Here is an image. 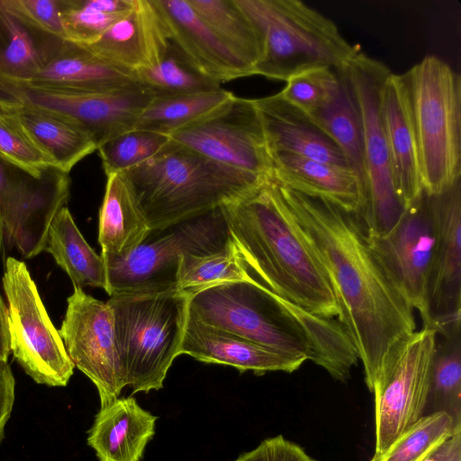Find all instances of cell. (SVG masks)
<instances>
[{
    "instance_id": "d6a6232c",
    "label": "cell",
    "mask_w": 461,
    "mask_h": 461,
    "mask_svg": "<svg viewBox=\"0 0 461 461\" xmlns=\"http://www.w3.org/2000/svg\"><path fill=\"white\" fill-rule=\"evenodd\" d=\"M429 402L431 412H446L461 425L460 329L436 334Z\"/></svg>"
},
{
    "instance_id": "7c38bea8",
    "label": "cell",
    "mask_w": 461,
    "mask_h": 461,
    "mask_svg": "<svg viewBox=\"0 0 461 461\" xmlns=\"http://www.w3.org/2000/svg\"><path fill=\"white\" fill-rule=\"evenodd\" d=\"M168 138L227 167L264 180L272 176V158L254 99L233 95L209 115Z\"/></svg>"
},
{
    "instance_id": "9a60e30c",
    "label": "cell",
    "mask_w": 461,
    "mask_h": 461,
    "mask_svg": "<svg viewBox=\"0 0 461 461\" xmlns=\"http://www.w3.org/2000/svg\"><path fill=\"white\" fill-rule=\"evenodd\" d=\"M74 366L95 385L100 409L119 398L126 386L110 305L74 286L59 330Z\"/></svg>"
},
{
    "instance_id": "277c9868",
    "label": "cell",
    "mask_w": 461,
    "mask_h": 461,
    "mask_svg": "<svg viewBox=\"0 0 461 461\" xmlns=\"http://www.w3.org/2000/svg\"><path fill=\"white\" fill-rule=\"evenodd\" d=\"M189 298L173 285L122 293L107 301L125 384L132 394L163 388L180 355Z\"/></svg>"
},
{
    "instance_id": "cb8c5ba5",
    "label": "cell",
    "mask_w": 461,
    "mask_h": 461,
    "mask_svg": "<svg viewBox=\"0 0 461 461\" xmlns=\"http://www.w3.org/2000/svg\"><path fill=\"white\" fill-rule=\"evenodd\" d=\"M139 84L135 72L117 68L86 48L67 41L56 57L26 83L39 88L77 93L113 92Z\"/></svg>"
},
{
    "instance_id": "9c48e42d",
    "label": "cell",
    "mask_w": 461,
    "mask_h": 461,
    "mask_svg": "<svg viewBox=\"0 0 461 461\" xmlns=\"http://www.w3.org/2000/svg\"><path fill=\"white\" fill-rule=\"evenodd\" d=\"M3 287L8 305L9 347L14 358L37 384L66 386L75 366L23 261L7 258Z\"/></svg>"
},
{
    "instance_id": "4316f807",
    "label": "cell",
    "mask_w": 461,
    "mask_h": 461,
    "mask_svg": "<svg viewBox=\"0 0 461 461\" xmlns=\"http://www.w3.org/2000/svg\"><path fill=\"white\" fill-rule=\"evenodd\" d=\"M64 41L33 26L0 0V83H29L56 57Z\"/></svg>"
},
{
    "instance_id": "f6af8a7d",
    "label": "cell",
    "mask_w": 461,
    "mask_h": 461,
    "mask_svg": "<svg viewBox=\"0 0 461 461\" xmlns=\"http://www.w3.org/2000/svg\"><path fill=\"white\" fill-rule=\"evenodd\" d=\"M10 352L7 327V307L0 295V357L5 360H8Z\"/></svg>"
},
{
    "instance_id": "ee69618b",
    "label": "cell",
    "mask_w": 461,
    "mask_h": 461,
    "mask_svg": "<svg viewBox=\"0 0 461 461\" xmlns=\"http://www.w3.org/2000/svg\"><path fill=\"white\" fill-rule=\"evenodd\" d=\"M423 461H461V429Z\"/></svg>"
},
{
    "instance_id": "3957f363",
    "label": "cell",
    "mask_w": 461,
    "mask_h": 461,
    "mask_svg": "<svg viewBox=\"0 0 461 461\" xmlns=\"http://www.w3.org/2000/svg\"><path fill=\"white\" fill-rule=\"evenodd\" d=\"M120 174L150 232L206 214L268 181L170 139L154 157Z\"/></svg>"
},
{
    "instance_id": "e0dca14e",
    "label": "cell",
    "mask_w": 461,
    "mask_h": 461,
    "mask_svg": "<svg viewBox=\"0 0 461 461\" xmlns=\"http://www.w3.org/2000/svg\"><path fill=\"white\" fill-rule=\"evenodd\" d=\"M431 196L436 241L428 284L429 327L441 333L461 328V179Z\"/></svg>"
},
{
    "instance_id": "5bb4252c",
    "label": "cell",
    "mask_w": 461,
    "mask_h": 461,
    "mask_svg": "<svg viewBox=\"0 0 461 461\" xmlns=\"http://www.w3.org/2000/svg\"><path fill=\"white\" fill-rule=\"evenodd\" d=\"M374 256L403 297L429 327L428 284L436 241L432 196L425 191L404 208L396 224L382 236H366Z\"/></svg>"
},
{
    "instance_id": "7bdbcfd3",
    "label": "cell",
    "mask_w": 461,
    "mask_h": 461,
    "mask_svg": "<svg viewBox=\"0 0 461 461\" xmlns=\"http://www.w3.org/2000/svg\"><path fill=\"white\" fill-rule=\"evenodd\" d=\"M15 400V380L8 360L0 357V444Z\"/></svg>"
},
{
    "instance_id": "4dcf8cb0",
    "label": "cell",
    "mask_w": 461,
    "mask_h": 461,
    "mask_svg": "<svg viewBox=\"0 0 461 461\" xmlns=\"http://www.w3.org/2000/svg\"><path fill=\"white\" fill-rule=\"evenodd\" d=\"M337 73L341 80L338 95L308 115L338 145L349 168L358 176L363 189L366 171L361 120L345 75L342 71Z\"/></svg>"
},
{
    "instance_id": "ffe728a7",
    "label": "cell",
    "mask_w": 461,
    "mask_h": 461,
    "mask_svg": "<svg viewBox=\"0 0 461 461\" xmlns=\"http://www.w3.org/2000/svg\"><path fill=\"white\" fill-rule=\"evenodd\" d=\"M381 114L393 185L404 208L424 192L409 89L404 74L390 73L381 90Z\"/></svg>"
},
{
    "instance_id": "8992f818",
    "label": "cell",
    "mask_w": 461,
    "mask_h": 461,
    "mask_svg": "<svg viewBox=\"0 0 461 461\" xmlns=\"http://www.w3.org/2000/svg\"><path fill=\"white\" fill-rule=\"evenodd\" d=\"M424 191L438 194L461 179V78L434 55L404 73Z\"/></svg>"
},
{
    "instance_id": "ac0fdd59",
    "label": "cell",
    "mask_w": 461,
    "mask_h": 461,
    "mask_svg": "<svg viewBox=\"0 0 461 461\" xmlns=\"http://www.w3.org/2000/svg\"><path fill=\"white\" fill-rule=\"evenodd\" d=\"M169 40L204 76L221 84L254 75L253 67L227 46L188 0H152Z\"/></svg>"
},
{
    "instance_id": "ba28073f",
    "label": "cell",
    "mask_w": 461,
    "mask_h": 461,
    "mask_svg": "<svg viewBox=\"0 0 461 461\" xmlns=\"http://www.w3.org/2000/svg\"><path fill=\"white\" fill-rule=\"evenodd\" d=\"M188 315L278 353L311 358L309 347L282 298L255 278L191 294Z\"/></svg>"
},
{
    "instance_id": "83f0119b",
    "label": "cell",
    "mask_w": 461,
    "mask_h": 461,
    "mask_svg": "<svg viewBox=\"0 0 461 461\" xmlns=\"http://www.w3.org/2000/svg\"><path fill=\"white\" fill-rule=\"evenodd\" d=\"M149 234L150 230L122 175L107 176L98 225L103 259L127 258Z\"/></svg>"
},
{
    "instance_id": "74e56055",
    "label": "cell",
    "mask_w": 461,
    "mask_h": 461,
    "mask_svg": "<svg viewBox=\"0 0 461 461\" xmlns=\"http://www.w3.org/2000/svg\"><path fill=\"white\" fill-rule=\"evenodd\" d=\"M168 136L143 130L122 133L97 148L106 176L140 166L158 154Z\"/></svg>"
},
{
    "instance_id": "4fadbf2b",
    "label": "cell",
    "mask_w": 461,
    "mask_h": 461,
    "mask_svg": "<svg viewBox=\"0 0 461 461\" xmlns=\"http://www.w3.org/2000/svg\"><path fill=\"white\" fill-rule=\"evenodd\" d=\"M436 330L422 327L400 346L375 400V454H383L423 416L428 404Z\"/></svg>"
},
{
    "instance_id": "d4e9b609",
    "label": "cell",
    "mask_w": 461,
    "mask_h": 461,
    "mask_svg": "<svg viewBox=\"0 0 461 461\" xmlns=\"http://www.w3.org/2000/svg\"><path fill=\"white\" fill-rule=\"evenodd\" d=\"M274 180L308 196L326 200L357 214L362 205L361 184L348 167L288 153H272Z\"/></svg>"
},
{
    "instance_id": "d6986e66",
    "label": "cell",
    "mask_w": 461,
    "mask_h": 461,
    "mask_svg": "<svg viewBox=\"0 0 461 461\" xmlns=\"http://www.w3.org/2000/svg\"><path fill=\"white\" fill-rule=\"evenodd\" d=\"M170 40L152 0H135L132 9L112 24L102 37L83 46L106 63L137 72L157 65Z\"/></svg>"
},
{
    "instance_id": "6da1fadb",
    "label": "cell",
    "mask_w": 461,
    "mask_h": 461,
    "mask_svg": "<svg viewBox=\"0 0 461 461\" xmlns=\"http://www.w3.org/2000/svg\"><path fill=\"white\" fill-rule=\"evenodd\" d=\"M271 179L325 269L339 321L376 394L400 346L416 330L413 309L374 256L355 214Z\"/></svg>"
},
{
    "instance_id": "e575fe53",
    "label": "cell",
    "mask_w": 461,
    "mask_h": 461,
    "mask_svg": "<svg viewBox=\"0 0 461 461\" xmlns=\"http://www.w3.org/2000/svg\"><path fill=\"white\" fill-rule=\"evenodd\" d=\"M135 0H64V40L81 46L95 43L132 9Z\"/></svg>"
},
{
    "instance_id": "8d00e7d4",
    "label": "cell",
    "mask_w": 461,
    "mask_h": 461,
    "mask_svg": "<svg viewBox=\"0 0 461 461\" xmlns=\"http://www.w3.org/2000/svg\"><path fill=\"white\" fill-rule=\"evenodd\" d=\"M461 425L443 411L422 416L381 455L370 461H423L448 439Z\"/></svg>"
},
{
    "instance_id": "52a82bcc",
    "label": "cell",
    "mask_w": 461,
    "mask_h": 461,
    "mask_svg": "<svg viewBox=\"0 0 461 461\" xmlns=\"http://www.w3.org/2000/svg\"><path fill=\"white\" fill-rule=\"evenodd\" d=\"M339 71L349 85L362 125L366 176L362 205L355 216L366 236H382L404 211L393 185L380 106L382 86L391 71L361 50Z\"/></svg>"
},
{
    "instance_id": "ab89813d",
    "label": "cell",
    "mask_w": 461,
    "mask_h": 461,
    "mask_svg": "<svg viewBox=\"0 0 461 461\" xmlns=\"http://www.w3.org/2000/svg\"><path fill=\"white\" fill-rule=\"evenodd\" d=\"M0 156L35 176L54 167L20 122L0 110Z\"/></svg>"
},
{
    "instance_id": "44dd1931",
    "label": "cell",
    "mask_w": 461,
    "mask_h": 461,
    "mask_svg": "<svg viewBox=\"0 0 461 461\" xmlns=\"http://www.w3.org/2000/svg\"><path fill=\"white\" fill-rule=\"evenodd\" d=\"M207 364L230 366L257 375L267 372L292 373L306 360L271 350L227 330L210 326L188 315L180 355Z\"/></svg>"
},
{
    "instance_id": "484cf974",
    "label": "cell",
    "mask_w": 461,
    "mask_h": 461,
    "mask_svg": "<svg viewBox=\"0 0 461 461\" xmlns=\"http://www.w3.org/2000/svg\"><path fill=\"white\" fill-rule=\"evenodd\" d=\"M0 110L14 117L54 166L66 173L97 149L86 131L58 113L6 97H0Z\"/></svg>"
},
{
    "instance_id": "7a4b0ae2",
    "label": "cell",
    "mask_w": 461,
    "mask_h": 461,
    "mask_svg": "<svg viewBox=\"0 0 461 461\" xmlns=\"http://www.w3.org/2000/svg\"><path fill=\"white\" fill-rule=\"evenodd\" d=\"M220 208L241 258L267 288L313 314L339 315L325 269L271 178Z\"/></svg>"
},
{
    "instance_id": "8fae6325",
    "label": "cell",
    "mask_w": 461,
    "mask_h": 461,
    "mask_svg": "<svg viewBox=\"0 0 461 461\" xmlns=\"http://www.w3.org/2000/svg\"><path fill=\"white\" fill-rule=\"evenodd\" d=\"M70 177L58 167L35 176L0 156V249L31 258L44 250L49 226L69 196Z\"/></svg>"
},
{
    "instance_id": "f1b7e54d",
    "label": "cell",
    "mask_w": 461,
    "mask_h": 461,
    "mask_svg": "<svg viewBox=\"0 0 461 461\" xmlns=\"http://www.w3.org/2000/svg\"><path fill=\"white\" fill-rule=\"evenodd\" d=\"M44 250L68 274L74 286L105 287V266L101 255L86 242L68 207L53 217L47 232Z\"/></svg>"
},
{
    "instance_id": "f546056e",
    "label": "cell",
    "mask_w": 461,
    "mask_h": 461,
    "mask_svg": "<svg viewBox=\"0 0 461 461\" xmlns=\"http://www.w3.org/2000/svg\"><path fill=\"white\" fill-rule=\"evenodd\" d=\"M233 95L221 87L200 93L154 95L140 114L135 129L169 136L209 115Z\"/></svg>"
},
{
    "instance_id": "2e32d148",
    "label": "cell",
    "mask_w": 461,
    "mask_h": 461,
    "mask_svg": "<svg viewBox=\"0 0 461 461\" xmlns=\"http://www.w3.org/2000/svg\"><path fill=\"white\" fill-rule=\"evenodd\" d=\"M6 98L58 113L86 131L97 148L135 129L138 118L154 94L140 84L106 93H77L0 83ZM97 150V149H96Z\"/></svg>"
},
{
    "instance_id": "b9f144b4",
    "label": "cell",
    "mask_w": 461,
    "mask_h": 461,
    "mask_svg": "<svg viewBox=\"0 0 461 461\" xmlns=\"http://www.w3.org/2000/svg\"><path fill=\"white\" fill-rule=\"evenodd\" d=\"M235 461H316L296 443L283 435L268 438L254 449L240 454Z\"/></svg>"
},
{
    "instance_id": "603a6c76",
    "label": "cell",
    "mask_w": 461,
    "mask_h": 461,
    "mask_svg": "<svg viewBox=\"0 0 461 461\" xmlns=\"http://www.w3.org/2000/svg\"><path fill=\"white\" fill-rule=\"evenodd\" d=\"M157 420L131 395L119 397L95 415L87 444L99 461H140Z\"/></svg>"
},
{
    "instance_id": "d590c367",
    "label": "cell",
    "mask_w": 461,
    "mask_h": 461,
    "mask_svg": "<svg viewBox=\"0 0 461 461\" xmlns=\"http://www.w3.org/2000/svg\"><path fill=\"white\" fill-rule=\"evenodd\" d=\"M135 73L139 83L154 95L200 93L221 88V84L202 74L171 41L157 65Z\"/></svg>"
},
{
    "instance_id": "836d02e7",
    "label": "cell",
    "mask_w": 461,
    "mask_h": 461,
    "mask_svg": "<svg viewBox=\"0 0 461 461\" xmlns=\"http://www.w3.org/2000/svg\"><path fill=\"white\" fill-rule=\"evenodd\" d=\"M201 19L248 64L254 67L261 44L252 23L234 0H188Z\"/></svg>"
},
{
    "instance_id": "60d3db41",
    "label": "cell",
    "mask_w": 461,
    "mask_h": 461,
    "mask_svg": "<svg viewBox=\"0 0 461 461\" xmlns=\"http://www.w3.org/2000/svg\"><path fill=\"white\" fill-rule=\"evenodd\" d=\"M3 2L33 26L64 40L61 20L64 0H3Z\"/></svg>"
},
{
    "instance_id": "30bf717a",
    "label": "cell",
    "mask_w": 461,
    "mask_h": 461,
    "mask_svg": "<svg viewBox=\"0 0 461 461\" xmlns=\"http://www.w3.org/2000/svg\"><path fill=\"white\" fill-rule=\"evenodd\" d=\"M164 235L147 239L125 258L104 259L110 295L176 285L179 259L185 254H205L220 249L229 238L217 208L206 214L167 228Z\"/></svg>"
},
{
    "instance_id": "5b68a950",
    "label": "cell",
    "mask_w": 461,
    "mask_h": 461,
    "mask_svg": "<svg viewBox=\"0 0 461 461\" xmlns=\"http://www.w3.org/2000/svg\"><path fill=\"white\" fill-rule=\"evenodd\" d=\"M261 44L254 75L285 81L307 70L344 68L360 51L328 17L299 0H234Z\"/></svg>"
},
{
    "instance_id": "7402d4cb",
    "label": "cell",
    "mask_w": 461,
    "mask_h": 461,
    "mask_svg": "<svg viewBox=\"0 0 461 461\" xmlns=\"http://www.w3.org/2000/svg\"><path fill=\"white\" fill-rule=\"evenodd\" d=\"M268 149L348 167L338 145L312 118L279 93L254 99Z\"/></svg>"
},
{
    "instance_id": "1f68e13d",
    "label": "cell",
    "mask_w": 461,
    "mask_h": 461,
    "mask_svg": "<svg viewBox=\"0 0 461 461\" xmlns=\"http://www.w3.org/2000/svg\"><path fill=\"white\" fill-rule=\"evenodd\" d=\"M254 279L230 237L218 250L181 256L176 274L177 289L188 294L224 283Z\"/></svg>"
},
{
    "instance_id": "f35d334b",
    "label": "cell",
    "mask_w": 461,
    "mask_h": 461,
    "mask_svg": "<svg viewBox=\"0 0 461 461\" xmlns=\"http://www.w3.org/2000/svg\"><path fill=\"white\" fill-rule=\"evenodd\" d=\"M280 95L309 114L330 104L339 93V75L330 68L304 71L285 82Z\"/></svg>"
}]
</instances>
